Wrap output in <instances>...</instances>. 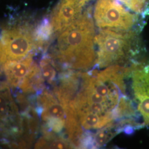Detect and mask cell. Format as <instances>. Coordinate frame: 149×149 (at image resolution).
Wrapping results in <instances>:
<instances>
[{
	"label": "cell",
	"mask_w": 149,
	"mask_h": 149,
	"mask_svg": "<svg viewBox=\"0 0 149 149\" xmlns=\"http://www.w3.org/2000/svg\"><path fill=\"white\" fill-rule=\"evenodd\" d=\"M139 33L101 29L95 36L98 50L93 68H105L137 61L141 50Z\"/></svg>",
	"instance_id": "cell-3"
},
{
	"label": "cell",
	"mask_w": 149,
	"mask_h": 149,
	"mask_svg": "<svg viewBox=\"0 0 149 149\" xmlns=\"http://www.w3.org/2000/svg\"><path fill=\"white\" fill-rule=\"evenodd\" d=\"M40 68L44 80L50 85H56L58 79L56 71L58 69L50 55L43 56L40 62Z\"/></svg>",
	"instance_id": "cell-10"
},
{
	"label": "cell",
	"mask_w": 149,
	"mask_h": 149,
	"mask_svg": "<svg viewBox=\"0 0 149 149\" xmlns=\"http://www.w3.org/2000/svg\"><path fill=\"white\" fill-rule=\"evenodd\" d=\"M35 49H39L35 29L27 25L6 28L0 36V66L7 62L24 59Z\"/></svg>",
	"instance_id": "cell-5"
},
{
	"label": "cell",
	"mask_w": 149,
	"mask_h": 149,
	"mask_svg": "<svg viewBox=\"0 0 149 149\" xmlns=\"http://www.w3.org/2000/svg\"><path fill=\"white\" fill-rule=\"evenodd\" d=\"M82 9L69 0H61L54 9L50 24L54 33L58 34L74 23L81 16Z\"/></svg>",
	"instance_id": "cell-6"
},
{
	"label": "cell",
	"mask_w": 149,
	"mask_h": 149,
	"mask_svg": "<svg viewBox=\"0 0 149 149\" xmlns=\"http://www.w3.org/2000/svg\"><path fill=\"white\" fill-rule=\"evenodd\" d=\"M119 133H121V131L117 123H111L98 129L96 133L92 134L94 149L105 146Z\"/></svg>",
	"instance_id": "cell-9"
},
{
	"label": "cell",
	"mask_w": 149,
	"mask_h": 149,
	"mask_svg": "<svg viewBox=\"0 0 149 149\" xmlns=\"http://www.w3.org/2000/svg\"><path fill=\"white\" fill-rule=\"evenodd\" d=\"M96 25L101 29L140 33L146 19L129 11L115 0H98L94 9Z\"/></svg>",
	"instance_id": "cell-4"
},
{
	"label": "cell",
	"mask_w": 149,
	"mask_h": 149,
	"mask_svg": "<svg viewBox=\"0 0 149 149\" xmlns=\"http://www.w3.org/2000/svg\"><path fill=\"white\" fill-rule=\"evenodd\" d=\"M44 81L40 67L36 63H33L19 87L25 93H36L37 95L45 89Z\"/></svg>",
	"instance_id": "cell-8"
},
{
	"label": "cell",
	"mask_w": 149,
	"mask_h": 149,
	"mask_svg": "<svg viewBox=\"0 0 149 149\" xmlns=\"http://www.w3.org/2000/svg\"><path fill=\"white\" fill-rule=\"evenodd\" d=\"M129 67L112 66L80 72L68 106L85 132L98 130L128 118L130 111L125 79Z\"/></svg>",
	"instance_id": "cell-1"
},
{
	"label": "cell",
	"mask_w": 149,
	"mask_h": 149,
	"mask_svg": "<svg viewBox=\"0 0 149 149\" xmlns=\"http://www.w3.org/2000/svg\"><path fill=\"white\" fill-rule=\"evenodd\" d=\"M33 63V53L19 61H10L4 64L2 68L9 85L12 87H19L27 75Z\"/></svg>",
	"instance_id": "cell-7"
},
{
	"label": "cell",
	"mask_w": 149,
	"mask_h": 149,
	"mask_svg": "<svg viewBox=\"0 0 149 149\" xmlns=\"http://www.w3.org/2000/svg\"><path fill=\"white\" fill-rule=\"evenodd\" d=\"M94 23L88 11L58 34L50 56L58 70H85L93 67L96 60Z\"/></svg>",
	"instance_id": "cell-2"
},
{
	"label": "cell",
	"mask_w": 149,
	"mask_h": 149,
	"mask_svg": "<svg viewBox=\"0 0 149 149\" xmlns=\"http://www.w3.org/2000/svg\"><path fill=\"white\" fill-rule=\"evenodd\" d=\"M69 1L74 5L76 6L77 7L83 9V7L92 0H69Z\"/></svg>",
	"instance_id": "cell-11"
}]
</instances>
